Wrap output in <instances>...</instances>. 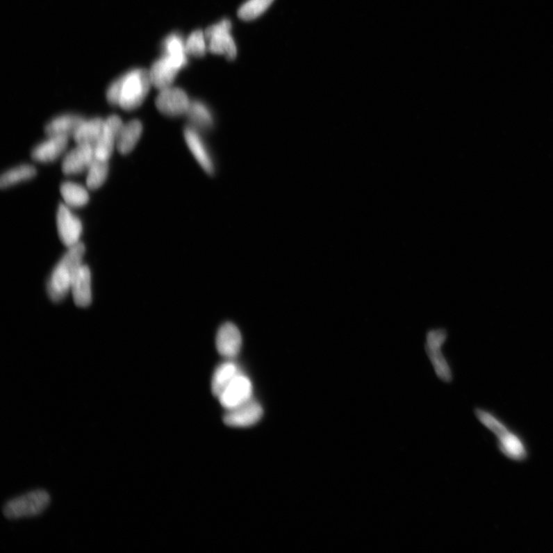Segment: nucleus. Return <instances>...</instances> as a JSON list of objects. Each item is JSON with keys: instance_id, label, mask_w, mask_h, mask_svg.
<instances>
[{"instance_id": "15", "label": "nucleus", "mask_w": 553, "mask_h": 553, "mask_svg": "<svg viewBox=\"0 0 553 553\" xmlns=\"http://www.w3.org/2000/svg\"><path fill=\"white\" fill-rule=\"evenodd\" d=\"M149 72L152 85L162 90L172 86L179 69L163 56L151 65Z\"/></svg>"}, {"instance_id": "7", "label": "nucleus", "mask_w": 553, "mask_h": 553, "mask_svg": "<svg viewBox=\"0 0 553 553\" xmlns=\"http://www.w3.org/2000/svg\"><path fill=\"white\" fill-rule=\"evenodd\" d=\"M227 411L224 416V422L232 427H247L256 424L264 413L261 405L252 398Z\"/></svg>"}, {"instance_id": "22", "label": "nucleus", "mask_w": 553, "mask_h": 553, "mask_svg": "<svg viewBox=\"0 0 553 553\" xmlns=\"http://www.w3.org/2000/svg\"><path fill=\"white\" fill-rule=\"evenodd\" d=\"M241 374L236 363L226 362L217 367L215 371L213 381L212 390L213 394L218 397L227 386Z\"/></svg>"}, {"instance_id": "23", "label": "nucleus", "mask_w": 553, "mask_h": 553, "mask_svg": "<svg viewBox=\"0 0 553 553\" xmlns=\"http://www.w3.org/2000/svg\"><path fill=\"white\" fill-rule=\"evenodd\" d=\"M498 439L499 447L504 455L514 461L525 459L527 450L518 436L508 431Z\"/></svg>"}, {"instance_id": "11", "label": "nucleus", "mask_w": 553, "mask_h": 553, "mask_svg": "<svg viewBox=\"0 0 553 553\" xmlns=\"http://www.w3.org/2000/svg\"><path fill=\"white\" fill-rule=\"evenodd\" d=\"M184 137L188 148L204 171L209 174H213L215 172L213 159L199 131L188 126L185 129Z\"/></svg>"}, {"instance_id": "16", "label": "nucleus", "mask_w": 553, "mask_h": 553, "mask_svg": "<svg viewBox=\"0 0 553 553\" xmlns=\"http://www.w3.org/2000/svg\"><path fill=\"white\" fill-rule=\"evenodd\" d=\"M85 121L83 116L75 114H65L51 120L45 127L48 136L74 137L77 129Z\"/></svg>"}, {"instance_id": "1", "label": "nucleus", "mask_w": 553, "mask_h": 553, "mask_svg": "<svg viewBox=\"0 0 553 553\" xmlns=\"http://www.w3.org/2000/svg\"><path fill=\"white\" fill-rule=\"evenodd\" d=\"M151 85L149 70L133 69L108 87L106 98L109 104L118 106L126 111H133L142 106Z\"/></svg>"}, {"instance_id": "6", "label": "nucleus", "mask_w": 553, "mask_h": 553, "mask_svg": "<svg viewBox=\"0 0 553 553\" xmlns=\"http://www.w3.org/2000/svg\"><path fill=\"white\" fill-rule=\"evenodd\" d=\"M56 223L61 242L65 246L70 247L80 242L83 229L82 222L65 204H60L58 208Z\"/></svg>"}, {"instance_id": "12", "label": "nucleus", "mask_w": 553, "mask_h": 553, "mask_svg": "<svg viewBox=\"0 0 553 553\" xmlns=\"http://www.w3.org/2000/svg\"><path fill=\"white\" fill-rule=\"evenodd\" d=\"M69 138L67 136H48L47 140L40 142L33 149V159L41 163L56 161L67 150Z\"/></svg>"}, {"instance_id": "4", "label": "nucleus", "mask_w": 553, "mask_h": 553, "mask_svg": "<svg viewBox=\"0 0 553 553\" xmlns=\"http://www.w3.org/2000/svg\"><path fill=\"white\" fill-rule=\"evenodd\" d=\"M231 21L224 19L205 31L210 52L224 56L230 60L236 59L237 56V47L231 35Z\"/></svg>"}, {"instance_id": "2", "label": "nucleus", "mask_w": 553, "mask_h": 553, "mask_svg": "<svg viewBox=\"0 0 553 553\" xmlns=\"http://www.w3.org/2000/svg\"><path fill=\"white\" fill-rule=\"evenodd\" d=\"M85 252V245L79 244L68 247L63 258L51 274L47 285V290L51 300L59 302L67 297L71 290L72 283L83 264Z\"/></svg>"}, {"instance_id": "8", "label": "nucleus", "mask_w": 553, "mask_h": 553, "mask_svg": "<svg viewBox=\"0 0 553 553\" xmlns=\"http://www.w3.org/2000/svg\"><path fill=\"white\" fill-rule=\"evenodd\" d=\"M252 383L242 373L238 375L221 393L218 399L224 408L230 410L251 399Z\"/></svg>"}, {"instance_id": "5", "label": "nucleus", "mask_w": 553, "mask_h": 553, "mask_svg": "<svg viewBox=\"0 0 553 553\" xmlns=\"http://www.w3.org/2000/svg\"><path fill=\"white\" fill-rule=\"evenodd\" d=\"M191 103L183 90L173 86L159 90L156 99L158 110L169 117L185 115Z\"/></svg>"}, {"instance_id": "21", "label": "nucleus", "mask_w": 553, "mask_h": 553, "mask_svg": "<svg viewBox=\"0 0 553 553\" xmlns=\"http://www.w3.org/2000/svg\"><path fill=\"white\" fill-rule=\"evenodd\" d=\"M60 192L65 205L69 208H82L90 201L88 189L74 181H65Z\"/></svg>"}, {"instance_id": "29", "label": "nucleus", "mask_w": 553, "mask_h": 553, "mask_svg": "<svg viewBox=\"0 0 553 553\" xmlns=\"http://www.w3.org/2000/svg\"><path fill=\"white\" fill-rule=\"evenodd\" d=\"M476 414L479 420L496 435L497 438L509 431L503 423H501L497 418H495L489 412L478 409L476 411Z\"/></svg>"}, {"instance_id": "20", "label": "nucleus", "mask_w": 553, "mask_h": 553, "mask_svg": "<svg viewBox=\"0 0 553 553\" xmlns=\"http://www.w3.org/2000/svg\"><path fill=\"white\" fill-rule=\"evenodd\" d=\"M195 129L207 130L214 125V118L209 108L200 101H192L190 106L185 115Z\"/></svg>"}, {"instance_id": "3", "label": "nucleus", "mask_w": 553, "mask_h": 553, "mask_svg": "<svg viewBox=\"0 0 553 553\" xmlns=\"http://www.w3.org/2000/svg\"><path fill=\"white\" fill-rule=\"evenodd\" d=\"M50 502L51 497L48 492L35 490L7 502L3 513L5 518L9 520L32 518L44 512Z\"/></svg>"}, {"instance_id": "19", "label": "nucleus", "mask_w": 553, "mask_h": 553, "mask_svg": "<svg viewBox=\"0 0 553 553\" xmlns=\"http://www.w3.org/2000/svg\"><path fill=\"white\" fill-rule=\"evenodd\" d=\"M164 56L180 70L188 63L185 41L179 34L173 33L163 42Z\"/></svg>"}, {"instance_id": "25", "label": "nucleus", "mask_w": 553, "mask_h": 553, "mask_svg": "<svg viewBox=\"0 0 553 553\" xmlns=\"http://www.w3.org/2000/svg\"><path fill=\"white\" fill-rule=\"evenodd\" d=\"M109 171L108 161L94 157L87 170L86 186L90 190H96L105 183Z\"/></svg>"}, {"instance_id": "13", "label": "nucleus", "mask_w": 553, "mask_h": 553, "mask_svg": "<svg viewBox=\"0 0 553 553\" xmlns=\"http://www.w3.org/2000/svg\"><path fill=\"white\" fill-rule=\"evenodd\" d=\"M242 338L238 327L232 323L224 324L216 336L217 352L226 358H234L241 350Z\"/></svg>"}, {"instance_id": "9", "label": "nucleus", "mask_w": 553, "mask_h": 553, "mask_svg": "<svg viewBox=\"0 0 553 553\" xmlns=\"http://www.w3.org/2000/svg\"><path fill=\"white\" fill-rule=\"evenodd\" d=\"M94 159V148L89 145H77V147L65 154L62 170L67 176H75L89 170Z\"/></svg>"}, {"instance_id": "28", "label": "nucleus", "mask_w": 553, "mask_h": 553, "mask_svg": "<svg viewBox=\"0 0 553 553\" xmlns=\"http://www.w3.org/2000/svg\"><path fill=\"white\" fill-rule=\"evenodd\" d=\"M185 48L188 55L195 57L206 56L208 47L205 32L195 31L189 35L185 40Z\"/></svg>"}, {"instance_id": "17", "label": "nucleus", "mask_w": 553, "mask_h": 553, "mask_svg": "<svg viewBox=\"0 0 553 553\" xmlns=\"http://www.w3.org/2000/svg\"><path fill=\"white\" fill-rule=\"evenodd\" d=\"M143 132L142 123L133 119L124 123L116 142V148L122 155L130 154L140 141Z\"/></svg>"}, {"instance_id": "30", "label": "nucleus", "mask_w": 553, "mask_h": 553, "mask_svg": "<svg viewBox=\"0 0 553 553\" xmlns=\"http://www.w3.org/2000/svg\"><path fill=\"white\" fill-rule=\"evenodd\" d=\"M447 337L446 331L443 329L429 331L427 336V344L431 346H443Z\"/></svg>"}, {"instance_id": "24", "label": "nucleus", "mask_w": 553, "mask_h": 553, "mask_svg": "<svg viewBox=\"0 0 553 553\" xmlns=\"http://www.w3.org/2000/svg\"><path fill=\"white\" fill-rule=\"evenodd\" d=\"M36 176V170L33 165L28 164L20 165L6 171L0 178V187L7 188L19 183L31 180Z\"/></svg>"}, {"instance_id": "10", "label": "nucleus", "mask_w": 553, "mask_h": 553, "mask_svg": "<svg viewBox=\"0 0 553 553\" xmlns=\"http://www.w3.org/2000/svg\"><path fill=\"white\" fill-rule=\"evenodd\" d=\"M123 124L119 116L115 115L105 119L103 135L94 148V157L108 161L116 148V142Z\"/></svg>"}, {"instance_id": "27", "label": "nucleus", "mask_w": 553, "mask_h": 553, "mask_svg": "<svg viewBox=\"0 0 553 553\" xmlns=\"http://www.w3.org/2000/svg\"><path fill=\"white\" fill-rule=\"evenodd\" d=\"M274 0H247L238 13L240 19L251 21L257 19L272 5Z\"/></svg>"}, {"instance_id": "14", "label": "nucleus", "mask_w": 553, "mask_h": 553, "mask_svg": "<svg viewBox=\"0 0 553 553\" xmlns=\"http://www.w3.org/2000/svg\"><path fill=\"white\" fill-rule=\"evenodd\" d=\"M72 297L78 307L86 308L92 302V275L88 266L83 265L79 267L71 290Z\"/></svg>"}, {"instance_id": "26", "label": "nucleus", "mask_w": 553, "mask_h": 553, "mask_svg": "<svg viewBox=\"0 0 553 553\" xmlns=\"http://www.w3.org/2000/svg\"><path fill=\"white\" fill-rule=\"evenodd\" d=\"M426 352L430 358L434 368L436 375L440 380L445 382L452 381V373H451L448 363L445 356L441 352V346H431L426 345Z\"/></svg>"}, {"instance_id": "18", "label": "nucleus", "mask_w": 553, "mask_h": 553, "mask_svg": "<svg viewBox=\"0 0 553 553\" xmlns=\"http://www.w3.org/2000/svg\"><path fill=\"white\" fill-rule=\"evenodd\" d=\"M105 127V119L94 118L85 119L79 127L74 138L77 145H89L93 148L96 147Z\"/></svg>"}]
</instances>
